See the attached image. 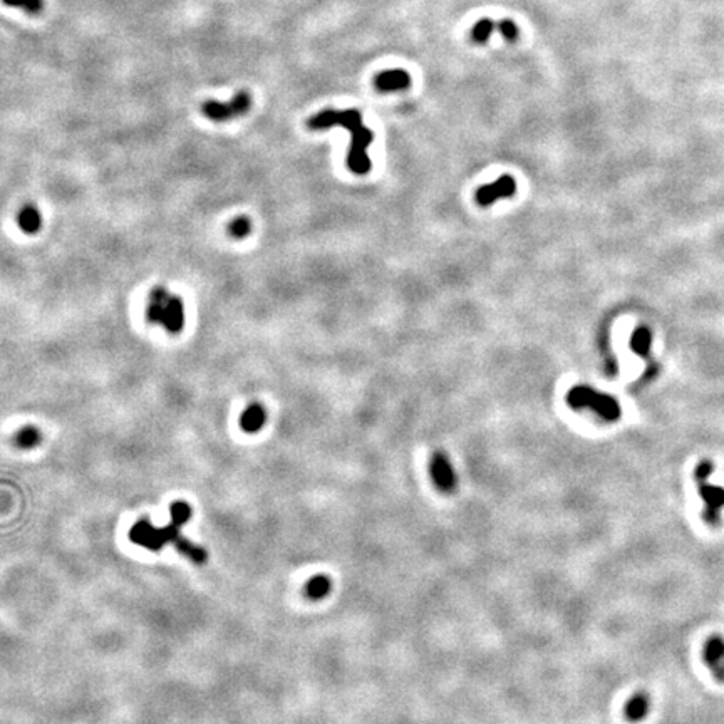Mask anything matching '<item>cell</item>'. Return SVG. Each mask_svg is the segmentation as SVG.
<instances>
[{
	"label": "cell",
	"instance_id": "obj_9",
	"mask_svg": "<svg viewBox=\"0 0 724 724\" xmlns=\"http://www.w3.org/2000/svg\"><path fill=\"white\" fill-rule=\"evenodd\" d=\"M515 191H517L515 180L510 175H503L502 178L493 181V183L480 186L476 191V202L481 207H488V205L495 203L496 200L513 197Z\"/></svg>",
	"mask_w": 724,
	"mask_h": 724
},
{
	"label": "cell",
	"instance_id": "obj_6",
	"mask_svg": "<svg viewBox=\"0 0 724 724\" xmlns=\"http://www.w3.org/2000/svg\"><path fill=\"white\" fill-rule=\"evenodd\" d=\"M252 108V96L248 91H239L230 101H207L202 104V113L205 117L213 122H226L247 115Z\"/></svg>",
	"mask_w": 724,
	"mask_h": 724
},
{
	"label": "cell",
	"instance_id": "obj_11",
	"mask_svg": "<svg viewBox=\"0 0 724 724\" xmlns=\"http://www.w3.org/2000/svg\"><path fill=\"white\" fill-rule=\"evenodd\" d=\"M374 86L382 93L389 91H403L411 86V76L403 69L384 71L374 77Z\"/></svg>",
	"mask_w": 724,
	"mask_h": 724
},
{
	"label": "cell",
	"instance_id": "obj_1",
	"mask_svg": "<svg viewBox=\"0 0 724 724\" xmlns=\"http://www.w3.org/2000/svg\"><path fill=\"white\" fill-rule=\"evenodd\" d=\"M307 126L314 131L327 130L332 126H343L350 131V146L347 153V166L356 175H366L371 170V159L367 156L369 144L374 139L371 130L362 125V116L357 109H347V111H335V109H326L318 115L312 116L307 121Z\"/></svg>",
	"mask_w": 724,
	"mask_h": 724
},
{
	"label": "cell",
	"instance_id": "obj_16",
	"mask_svg": "<svg viewBox=\"0 0 724 724\" xmlns=\"http://www.w3.org/2000/svg\"><path fill=\"white\" fill-rule=\"evenodd\" d=\"M40 441H42V432H40L39 427L34 425L22 426L21 430L16 432V436H13V443H16L17 448L21 449L35 448V446L40 444Z\"/></svg>",
	"mask_w": 724,
	"mask_h": 724
},
{
	"label": "cell",
	"instance_id": "obj_2",
	"mask_svg": "<svg viewBox=\"0 0 724 724\" xmlns=\"http://www.w3.org/2000/svg\"><path fill=\"white\" fill-rule=\"evenodd\" d=\"M146 322L163 327L168 334L178 335L185 329L186 311L185 302L180 295L170 292L166 287L158 285L151 289L144 309Z\"/></svg>",
	"mask_w": 724,
	"mask_h": 724
},
{
	"label": "cell",
	"instance_id": "obj_15",
	"mask_svg": "<svg viewBox=\"0 0 724 724\" xmlns=\"http://www.w3.org/2000/svg\"><path fill=\"white\" fill-rule=\"evenodd\" d=\"M332 590V580L329 575H324V573H318V575H314L311 580L305 584V595L311 600H321L326 599L327 595L331 594Z\"/></svg>",
	"mask_w": 724,
	"mask_h": 724
},
{
	"label": "cell",
	"instance_id": "obj_10",
	"mask_svg": "<svg viewBox=\"0 0 724 724\" xmlns=\"http://www.w3.org/2000/svg\"><path fill=\"white\" fill-rule=\"evenodd\" d=\"M703 659L704 664L709 669V672H711L718 681L724 682V639L721 636H713L706 640L703 649Z\"/></svg>",
	"mask_w": 724,
	"mask_h": 724
},
{
	"label": "cell",
	"instance_id": "obj_18",
	"mask_svg": "<svg viewBox=\"0 0 724 724\" xmlns=\"http://www.w3.org/2000/svg\"><path fill=\"white\" fill-rule=\"evenodd\" d=\"M650 343H653V335H650V331L645 329V327L637 329L631 337L632 350L637 354H640V356H645V354L649 352Z\"/></svg>",
	"mask_w": 724,
	"mask_h": 724
},
{
	"label": "cell",
	"instance_id": "obj_4",
	"mask_svg": "<svg viewBox=\"0 0 724 724\" xmlns=\"http://www.w3.org/2000/svg\"><path fill=\"white\" fill-rule=\"evenodd\" d=\"M183 525V522L171 518L170 525L158 528L148 518H141L130 530V540L136 545L143 546V548L151 550V552H159L165 545H176L183 539V535L180 534V528Z\"/></svg>",
	"mask_w": 724,
	"mask_h": 724
},
{
	"label": "cell",
	"instance_id": "obj_14",
	"mask_svg": "<svg viewBox=\"0 0 724 724\" xmlns=\"http://www.w3.org/2000/svg\"><path fill=\"white\" fill-rule=\"evenodd\" d=\"M650 711V698L648 693L640 691V693L632 694L629 699H627L626 708H624V714L629 719L631 723H639L642 719L648 718Z\"/></svg>",
	"mask_w": 724,
	"mask_h": 724
},
{
	"label": "cell",
	"instance_id": "obj_13",
	"mask_svg": "<svg viewBox=\"0 0 724 724\" xmlns=\"http://www.w3.org/2000/svg\"><path fill=\"white\" fill-rule=\"evenodd\" d=\"M17 225L27 235L39 234L42 229V213L34 203H27L17 213Z\"/></svg>",
	"mask_w": 724,
	"mask_h": 724
},
{
	"label": "cell",
	"instance_id": "obj_5",
	"mask_svg": "<svg viewBox=\"0 0 724 724\" xmlns=\"http://www.w3.org/2000/svg\"><path fill=\"white\" fill-rule=\"evenodd\" d=\"M567 403L572 409H592L604 421H617L621 418V406L612 396L602 394L589 386H573L567 394Z\"/></svg>",
	"mask_w": 724,
	"mask_h": 724
},
{
	"label": "cell",
	"instance_id": "obj_12",
	"mask_svg": "<svg viewBox=\"0 0 724 724\" xmlns=\"http://www.w3.org/2000/svg\"><path fill=\"white\" fill-rule=\"evenodd\" d=\"M240 427L248 435L258 432L267 423V411L262 404L252 403L240 414Z\"/></svg>",
	"mask_w": 724,
	"mask_h": 724
},
{
	"label": "cell",
	"instance_id": "obj_7",
	"mask_svg": "<svg viewBox=\"0 0 724 724\" xmlns=\"http://www.w3.org/2000/svg\"><path fill=\"white\" fill-rule=\"evenodd\" d=\"M430 473L436 488L443 491V493H452V491L456 490L458 476L456 473H454V468L452 461H449V458L446 456V453L438 452L432 454L430 463Z\"/></svg>",
	"mask_w": 724,
	"mask_h": 724
},
{
	"label": "cell",
	"instance_id": "obj_19",
	"mask_svg": "<svg viewBox=\"0 0 724 724\" xmlns=\"http://www.w3.org/2000/svg\"><path fill=\"white\" fill-rule=\"evenodd\" d=\"M4 4L8 7H17L22 8V11L30 13V16H35L44 8V0H2Z\"/></svg>",
	"mask_w": 724,
	"mask_h": 724
},
{
	"label": "cell",
	"instance_id": "obj_3",
	"mask_svg": "<svg viewBox=\"0 0 724 724\" xmlns=\"http://www.w3.org/2000/svg\"><path fill=\"white\" fill-rule=\"evenodd\" d=\"M714 473V463L709 459L696 464L694 468V483L696 488L699 491L701 500H703L704 510L703 515L708 522V525L718 527L721 523L723 510H724V488L719 485H713L709 478Z\"/></svg>",
	"mask_w": 724,
	"mask_h": 724
},
{
	"label": "cell",
	"instance_id": "obj_8",
	"mask_svg": "<svg viewBox=\"0 0 724 724\" xmlns=\"http://www.w3.org/2000/svg\"><path fill=\"white\" fill-rule=\"evenodd\" d=\"M502 32L505 40L508 42H515L518 39V27L513 21H502V22H493L490 19H481L478 21L471 29V39L475 40L476 44H486L488 42V38L491 32Z\"/></svg>",
	"mask_w": 724,
	"mask_h": 724
},
{
	"label": "cell",
	"instance_id": "obj_17",
	"mask_svg": "<svg viewBox=\"0 0 724 724\" xmlns=\"http://www.w3.org/2000/svg\"><path fill=\"white\" fill-rule=\"evenodd\" d=\"M250 231H252V222H250V218L245 215L234 218V220L226 225V234L235 240L245 239V236L250 235Z\"/></svg>",
	"mask_w": 724,
	"mask_h": 724
}]
</instances>
